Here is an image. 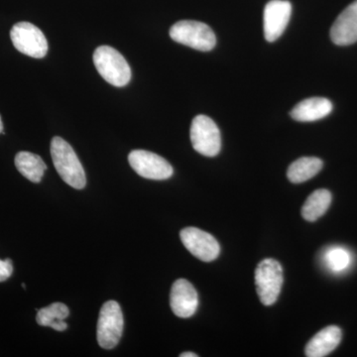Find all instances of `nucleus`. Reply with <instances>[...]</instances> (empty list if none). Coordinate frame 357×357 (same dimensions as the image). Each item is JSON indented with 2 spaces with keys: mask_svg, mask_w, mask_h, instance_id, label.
<instances>
[{
  "mask_svg": "<svg viewBox=\"0 0 357 357\" xmlns=\"http://www.w3.org/2000/svg\"><path fill=\"white\" fill-rule=\"evenodd\" d=\"M331 39L337 46L357 42V0L338 15L331 28Z\"/></svg>",
  "mask_w": 357,
  "mask_h": 357,
  "instance_id": "nucleus-12",
  "label": "nucleus"
},
{
  "mask_svg": "<svg viewBox=\"0 0 357 357\" xmlns=\"http://www.w3.org/2000/svg\"><path fill=\"white\" fill-rule=\"evenodd\" d=\"M332 194L326 189L317 190L310 195L302 208V215L307 222H316L323 217L332 203Z\"/></svg>",
  "mask_w": 357,
  "mask_h": 357,
  "instance_id": "nucleus-18",
  "label": "nucleus"
},
{
  "mask_svg": "<svg viewBox=\"0 0 357 357\" xmlns=\"http://www.w3.org/2000/svg\"><path fill=\"white\" fill-rule=\"evenodd\" d=\"M292 14V4L287 0H271L264 8L263 23L264 36L268 42L280 38Z\"/></svg>",
  "mask_w": 357,
  "mask_h": 357,
  "instance_id": "nucleus-10",
  "label": "nucleus"
},
{
  "mask_svg": "<svg viewBox=\"0 0 357 357\" xmlns=\"http://www.w3.org/2000/svg\"><path fill=\"white\" fill-rule=\"evenodd\" d=\"M0 133H3V124H2L1 117H0Z\"/></svg>",
  "mask_w": 357,
  "mask_h": 357,
  "instance_id": "nucleus-22",
  "label": "nucleus"
},
{
  "mask_svg": "<svg viewBox=\"0 0 357 357\" xmlns=\"http://www.w3.org/2000/svg\"><path fill=\"white\" fill-rule=\"evenodd\" d=\"M69 307L63 303H54L50 306L42 307L37 314V324L41 326H49L57 332H64L68 325L65 319L69 317Z\"/></svg>",
  "mask_w": 357,
  "mask_h": 357,
  "instance_id": "nucleus-16",
  "label": "nucleus"
},
{
  "mask_svg": "<svg viewBox=\"0 0 357 357\" xmlns=\"http://www.w3.org/2000/svg\"><path fill=\"white\" fill-rule=\"evenodd\" d=\"M325 262L328 269L335 273H340L351 266V255L347 249L333 248L326 251Z\"/></svg>",
  "mask_w": 357,
  "mask_h": 357,
  "instance_id": "nucleus-19",
  "label": "nucleus"
},
{
  "mask_svg": "<svg viewBox=\"0 0 357 357\" xmlns=\"http://www.w3.org/2000/svg\"><path fill=\"white\" fill-rule=\"evenodd\" d=\"M323 165V161L317 157H302L289 166L287 177L294 184H300L314 178Z\"/></svg>",
  "mask_w": 357,
  "mask_h": 357,
  "instance_id": "nucleus-17",
  "label": "nucleus"
},
{
  "mask_svg": "<svg viewBox=\"0 0 357 357\" xmlns=\"http://www.w3.org/2000/svg\"><path fill=\"white\" fill-rule=\"evenodd\" d=\"M283 282V269L277 260L266 258L258 264L255 270L256 290L264 306H272L276 303Z\"/></svg>",
  "mask_w": 357,
  "mask_h": 357,
  "instance_id": "nucleus-4",
  "label": "nucleus"
},
{
  "mask_svg": "<svg viewBox=\"0 0 357 357\" xmlns=\"http://www.w3.org/2000/svg\"><path fill=\"white\" fill-rule=\"evenodd\" d=\"M13 273V263L11 259L0 260V282L6 281Z\"/></svg>",
  "mask_w": 357,
  "mask_h": 357,
  "instance_id": "nucleus-20",
  "label": "nucleus"
},
{
  "mask_svg": "<svg viewBox=\"0 0 357 357\" xmlns=\"http://www.w3.org/2000/svg\"><path fill=\"white\" fill-rule=\"evenodd\" d=\"M181 241L195 257L204 262L217 259L220 246L211 234L197 227H185L181 230Z\"/></svg>",
  "mask_w": 357,
  "mask_h": 357,
  "instance_id": "nucleus-9",
  "label": "nucleus"
},
{
  "mask_svg": "<svg viewBox=\"0 0 357 357\" xmlns=\"http://www.w3.org/2000/svg\"><path fill=\"white\" fill-rule=\"evenodd\" d=\"M190 136L194 149L204 156H217L222 149L220 129L206 115H198L192 119Z\"/></svg>",
  "mask_w": 357,
  "mask_h": 357,
  "instance_id": "nucleus-6",
  "label": "nucleus"
},
{
  "mask_svg": "<svg viewBox=\"0 0 357 357\" xmlns=\"http://www.w3.org/2000/svg\"><path fill=\"white\" fill-rule=\"evenodd\" d=\"M128 162L138 175L149 180H167L174 173L166 159L146 150H133L128 155Z\"/></svg>",
  "mask_w": 357,
  "mask_h": 357,
  "instance_id": "nucleus-8",
  "label": "nucleus"
},
{
  "mask_svg": "<svg viewBox=\"0 0 357 357\" xmlns=\"http://www.w3.org/2000/svg\"><path fill=\"white\" fill-rule=\"evenodd\" d=\"M342 333L338 326L323 328L307 342L305 354L307 357H324L335 351L342 342Z\"/></svg>",
  "mask_w": 357,
  "mask_h": 357,
  "instance_id": "nucleus-13",
  "label": "nucleus"
},
{
  "mask_svg": "<svg viewBox=\"0 0 357 357\" xmlns=\"http://www.w3.org/2000/svg\"><path fill=\"white\" fill-rule=\"evenodd\" d=\"M50 151L54 166L63 181L74 189H84L86 184V173L69 143L56 136L51 141Z\"/></svg>",
  "mask_w": 357,
  "mask_h": 357,
  "instance_id": "nucleus-1",
  "label": "nucleus"
},
{
  "mask_svg": "<svg viewBox=\"0 0 357 357\" xmlns=\"http://www.w3.org/2000/svg\"><path fill=\"white\" fill-rule=\"evenodd\" d=\"M14 162L21 175L24 176L32 183L41 182L45 171L47 170V166L39 155L21 151L16 155Z\"/></svg>",
  "mask_w": 357,
  "mask_h": 357,
  "instance_id": "nucleus-15",
  "label": "nucleus"
},
{
  "mask_svg": "<svg viewBox=\"0 0 357 357\" xmlns=\"http://www.w3.org/2000/svg\"><path fill=\"white\" fill-rule=\"evenodd\" d=\"M333 103L326 98H310L298 103L291 116L300 122H312L325 119L332 112Z\"/></svg>",
  "mask_w": 357,
  "mask_h": 357,
  "instance_id": "nucleus-14",
  "label": "nucleus"
},
{
  "mask_svg": "<svg viewBox=\"0 0 357 357\" xmlns=\"http://www.w3.org/2000/svg\"><path fill=\"white\" fill-rule=\"evenodd\" d=\"M10 38L16 50L26 56L42 59L48 53V42L43 32L29 22H20L13 26Z\"/></svg>",
  "mask_w": 357,
  "mask_h": 357,
  "instance_id": "nucleus-7",
  "label": "nucleus"
},
{
  "mask_svg": "<svg viewBox=\"0 0 357 357\" xmlns=\"http://www.w3.org/2000/svg\"><path fill=\"white\" fill-rule=\"evenodd\" d=\"M181 357H198V354H194V352H184V354H180Z\"/></svg>",
  "mask_w": 357,
  "mask_h": 357,
  "instance_id": "nucleus-21",
  "label": "nucleus"
},
{
  "mask_svg": "<svg viewBox=\"0 0 357 357\" xmlns=\"http://www.w3.org/2000/svg\"><path fill=\"white\" fill-rule=\"evenodd\" d=\"M171 309L178 318L188 319L198 310L199 296L196 289L185 279L174 282L170 294Z\"/></svg>",
  "mask_w": 357,
  "mask_h": 357,
  "instance_id": "nucleus-11",
  "label": "nucleus"
},
{
  "mask_svg": "<svg viewBox=\"0 0 357 357\" xmlns=\"http://www.w3.org/2000/svg\"><path fill=\"white\" fill-rule=\"evenodd\" d=\"M170 37L178 44L202 52L211 51L217 45L215 32L199 21H178L171 27Z\"/></svg>",
  "mask_w": 357,
  "mask_h": 357,
  "instance_id": "nucleus-3",
  "label": "nucleus"
},
{
  "mask_svg": "<svg viewBox=\"0 0 357 357\" xmlns=\"http://www.w3.org/2000/svg\"><path fill=\"white\" fill-rule=\"evenodd\" d=\"M93 64L98 74L112 86L122 88L131 79V69L126 58L109 46H100L93 53Z\"/></svg>",
  "mask_w": 357,
  "mask_h": 357,
  "instance_id": "nucleus-2",
  "label": "nucleus"
},
{
  "mask_svg": "<svg viewBox=\"0 0 357 357\" xmlns=\"http://www.w3.org/2000/svg\"><path fill=\"white\" fill-rule=\"evenodd\" d=\"M124 319L121 307L115 301L105 303L100 312L96 338L105 349H112L119 344L123 333Z\"/></svg>",
  "mask_w": 357,
  "mask_h": 357,
  "instance_id": "nucleus-5",
  "label": "nucleus"
}]
</instances>
